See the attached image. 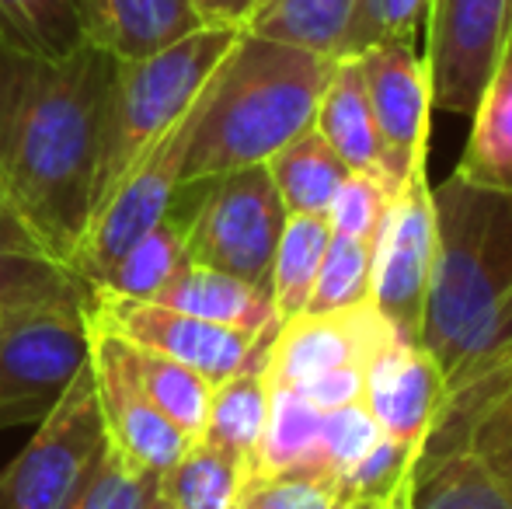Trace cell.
Masks as SVG:
<instances>
[{
  "label": "cell",
  "mask_w": 512,
  "mask_h": 509,
  "mask_svg": "<svg viewBox=\"0 0 512 509\" xmlns=\"http://www.w3.org/2000/svg\"><path fill=\"white\" fill-rule=\"evenodd\" d=\"M112 67L91 42L42 56L0 35V196L67 269L95 213Z\"/></svg>",
  "instance_id": "cell-1"
},
{
  "label": "cell",
  "mask_w": 512,
  "mask_h": 509,
  "mask_svg": "<svg viewBox=\"0 0 512 509\" xmlns=\"http://www.w3.org/2000/svg\"><path fill=\"white\" fill-rule=\"evenodd\" d=\"M436 255L418 346L439 363L450 398L488 370L512 300V189L460 175L432 185Z\"/></svg>",
  "instance_id": "cell-2"
},
{
  "label": "cell",
  "mask_w": 512,
  "mask_h": 509,
  "mask_svg": "<svg viewBox=\"0 0 512 509\" xmlns=\"http://www.w3.org/2000/svg\"><path fill=\"white\" fill-rule=\"evenodd\" d=\"M331 63L328 56L241 28L199 95L182 185L265 164L314 126Z\"/></svg>",
  "instance_id": "cell-3"
},
{
  "label": "cell",
  "mask_w": 512,
  "mask_h": 509,
  "mask_svg": "<svg viewBox=\"0 0 512 509\" xmlns=\"http://www.w3.org/2000/svg\"><path fill=\"white\" fill-rule=\"evenodd\" d=\"M241 28H199L182 42L150 53L143 60H115L105 102L102 164H98V199L122 182L129 168L168 133L203 95L206 81L230 53ZM95 217V213H91Z\"/></svg>",
  "instance_id": "cell-4"
},
{
  "label": "cell",
  "mask_w": 512,
  "mask_h": 509,
  "mask_svg": "<svg viewBox=\"0 0 512 509\" xmlns=\"http://www.w3.org/2000/svg\"><path fill=\"white\" fill-rule=\"evenodd\" d=\"M91 286L0 311V429L39 422L88 367Z\"/></svg>",
  "instance_id": "cell-5"
},
{
  "label": "cell",
  "mask_w": 512,
  "mask_h": 509,
  "mask_svg": "<svg viewBox=\"0 0 512 509\" xmlns=\"http://www.w3.org/2000/svg\"><path fill=\"white\" fill-rule=\"evenodd\" d=\"M199 199L189 213V262L269 290L272 255L286 224V206L265 164L192 182Z\"/></svg>",
  "instance_id": "cell-6"
},
{
  "label": "cell",
  "mask_w": 512,
  "mask_h": 509,
  "mask_svg": "<svg viewBox=\"0 0 512 509\" xmlns=\"http://www.w3.org/2000/svg\"><path fill=\"white\" fill-rule=\"evenodd\" d=\"M105 447L91 367L35 422L32 440L0 471V509H63Z\"/></svg>",
  "instance_id": "cell-7"
},
{
  "label": "cell",
  "mask_w": 512,
  "mask_h": 509,
  "mask_svg": "<svg viewBox=\"0 0 512 509\" xmlns=\"http://www.w3.org/2000/svg\"><path fill=\"white\" fill-rule=\"evenodd\" d=\"M88 342V367L95 381L105 443L126 468L161 478L192 440L150 401L129 339L112 332L102 318H95V311L88 314Z\"/></svg>",
  "instance_id": "cell-8"
},
{
  "label": "cell",
  "mask_w": 512,
  "mask_h": 509,
  "mask_svg": "<svg viewBox=\"0 0 512 509\" xmlns=\"http://www.w3.org/2000/svg\"><path fill=\"white\" fill-rule=\"evenodd\" d=\"M436 255V210H432L429 164L411 168L373 238L370 304L391 321L398 339H422L425 293Z\"/></svg>",
  "instance_id": "cell-9"
},
{
  "label": "cell",
  "mask_w": 512,
  "mask_h": 509,
  "mask_svg": "<svg viewBox=\"0 0 512 509\" xmlns=\"http://www.w3.org/2000/svg\"><path fill=\"white\" fill-rule=\"evenodd\" d=\"M196 119H199V98H196V105L122 175V182L108 192V199L98 206L88 231H84L74 262H70L74 276H81L84 283L102 276L115 258L126 252L129 245H136V241L171 210L178 189H182L185 150H189Z\"/></svg>",
  "instance_id": "cell-10"
},
{
  "label": "cell",
  "mask_w": 512,
  "mask_h": 509,
  "mask_svg": "<svg viewBox=\"0 0 512 509\" xmlns=\"http://www.w3.org/2000/svg\"><path fill=\"white\" fill-rule=\"evenodd\" d=\"M512 28V0H429L425 74L432 112L471 116Z\"/></svg>",
  "instance_id": "cell-11"
},
{
  "label": "cell",
  "mask_w": 512,
  "mask_h": 509,
  "mask_svg": "<svg viewBox=\"0 0 512 509\" xmlns=\"http://www.w3.org/2000/svg\"><path fill=\"white\" fill-rule=\"evenodd\" d=\"M91 311L122 339L196 370L213 387L248 370L251 363L265 360L272 339V335H248L237 328L213 325V321L154 304V300H122L91 293Z\"/></svg>",
  "instance_id": "cell-12"
},
{
  "label": "cell",
  "mask_w": 512,
  "mask_h": 509,
  "mask_svg": "<svg viewBox=\"0 0 512 509\" xmlns=\"http://www.w3.org/2000/svg\"><path fill=\"white\" fill-rule=\"evenodd\" d=\"M363 70L366 98L384 147V175L394 192L405 185L411 168L429 164L432 95L418 42L387 39L356 56Z\"/></svg>",
  "instance_id": "cell-13"
},
{
  "label": "cell",
  "mask_w": 512,
  "mask_h": 509,
  "mask_svg": "<svg viewBox=\"0 0 512 509\" xmlns=\"http://www.w3.org/2000/svg\"><path fill=\"white\" fill-rule=\"evenodd\" d=\"M394 339L398 332L370 300L342 311H304L272 332L265 349V377L269 387H304L328 370L370 367L373 356Z\"/></svg>",
  "instance_id": "cell-14"
},
{
  "label": "cell",
  "mask_w": 512,
  "mask_h": 509,
  "mask_svg": "<svg viewBox=\"0 0 512 509\" xmlns=\"http://www.w3.org/2000/svg\"><path fill=\"white\" fill-rule=\"evenodd\" d=\"M446 401L450 391H446L443 370L418 342L394 339L366 367V412L373 415L387 440L418 447V454L443 419Z\"/></svg>",
  "instance_id": "cell-15"
},
{
  "label": "cell",
  "mask_w": 512,
  "mask_h": 509,
  "mask_svg": "<svg viewBox=\"0 0 512 509\" xmlns=\"http://www.w3.org/2000/svg\"><path fill=\"white\" fill-rule=\"evenodd\" d=\"M84 42L112 60H143L206 28L189 0H77Z\"/></svg>",
  "instance_id": "cell-16"
},
{
  "label": "cell",
  "mask_w": 512,
  "mask_h": 509,
  "mask_svg": "<svg viewBox=\"0 0 512 509\" xmlns=\"http://www.w3.org/2000/svg\"><path fill=\"white\" fill-rule=\"evenodd\" d=\"M464 447L492 468L512 461V349L446 401V412L432 436L425 440L422 454L429 450Z\"/></svg>",
  "instance_id": "cell-17"
},
{
  "label": "cell",
  "mask_w": 512,
  "mask_h": 509,
  "mask_svg": "<svg viewBox=\"0 0 512 509\" xmlns=\"http://www.w3.org/2000/svg\"><path fill=\"white\" fill-rule=\"evenodd\" d=\"M154 304L192 314V318L213 321V325L223 328H237V332H248V335H272L279 328L269 290H262L255 283H244V279L230 276V272L189 262V258L157 290Z\"/></svg>",
  "instance_id": "cell-18"
},
{
  "label": "cell",
  "mask_w": 512,
  "mask_h": 509,
  "mask_svg": "<svg viewBox=\"0 0 512 509\" xmlns=\"http://www.w3.org/2000/svg\"><path fill=\"white\" fill-rule=\"evenodd\" d=\"M314 129L328 140V147L345 161L349 171L377 175L387 185L384 175V147L373 123L370 98H366L363 70L356 56H342L331 63L328 84L321 91V102L314 112ZM391 189V185H387ZM394 192V189H391Z\"/></svg>",
  "instance_id": "cell-19"
},
{
  "label": "cell",
  "mask_w": 512,
  "mask_h": 509,
  "mask_svg": "<svg viewBox=\"0 0 512 509\" xmlns=\"http://www.w3.org/2000/svg\"><path fill=\"white\" fill-rule=\"evenodd\" d=\"M394 509H512L509 482L464 447L418 454L415 475Z\"/></svg>",
  "instance_id": "cell-20"
},
{
  "label": "cell",
  "mask_w": 512,
  "mask_h": 509,
  "mask_svg": "<svg viewBox=\"0 0 512 509\" xmlns=\"http://www.w3.org/2000/svg\"><path fill=\"white\" fill-rule=\"evenodd\" d=\"M453 175L488 189H512V28L471 112V136Z\"/></svg>",
  "instance_id": "cell-21"
},
{
  "label": "cell",
  "mask_w": 512,
  "mask_h": 509,
  "mask_svg": "<svg viewBox=\"0 0 512 509\" xmlns=\"http://www.w3.org/2000/svg\"><path fill=\"white\" fill-rule=\"evenodd\" d=\"M189 213L192 206H178V196L171 210L143 234L136 245L115 258L102 276L91 279V293L122 300H154L157 290L178 272V265L189 258Z\"/></svg>",
  "instance_id": "cell-22"
},
{
  "label": "cell",
  "mask_w": 512,
  "mask_h": 509,
  "mask_svg": "<svg viewBox=\"0 0 512 509\" xmlns=\"http://www.w3.org/2000/svg\"><path fill=\"white\" fill-rule=\"evenodd\" d=\"M84 286L88 283L81 276H74L32 238V231L0 196V311L53 300Z\"/></svg>",
  "instance_id": "cell-23"
},
{
  "label": "cell",
  "mask_w": 512,
  "mask_h": 509,
  "mask_svg": "<svg viewBox=\"0 0 512 509\" xmlns=\"http://www.w3.org/2000/svg\"><path fill=\"white\" fill-rule=\"evenodd\" d=\"M269 377H265V360L251 363L248 370L227 377L213 387L209 398V415L199 440L220 447L234 461H241L251 475L258 443H262L265 422H269Z\"/></svg>",
  "instance_id": "cell-24"
},
{
  "label": "cell",
  "mask_w": 512,
  "mask_h": 509,
  "mask_svg": "<svg viewBox=\"0 0 512 509\" xmlns=\"http://www.w3.org/2000/svg\"><path fill=\"white\" fill-rule=\"evenodd\" d=\"M265 171H269L286 213H304V217H324L338 185L349 178L345 161L314 126L293 136L286 147H279L265 161Z\"/></svg>",
  "instance_id": "cell-25"
},
{
  "label": "cell",
  "mask_w": 512,
  "mask_h": 509,
  "mask_svg": "<svg viewBox=\"0 0 512 509\" xmlns=\"http://www.w3.org/2000/svg\"><path fill=\"white\" fill-rule=\"evenodd\" d=\"M269 422L258 443L251 475H286V471H310L317 475V450H321L324 412L293 387H269ZM324 478V475H321Z\"/></svg>",
  "instance_id": "cell-26"
},
{
  "label": "cell",
  "mask_w": 512,
  "mask_h": 509,
  "mask_svg": "<svg viewBox=\"0 0 512 509\" xmlns=\"http://www.w3.org/2000/svg\"><path fill=\"white\" fill-rule=\"evenodd\" d=\"M356 4L359 0H269L251 14L244 28L265 39L338 60Z\"/></svg>",
  "instance_id": "cell-27"
},
{
  "label": "cell",
  "mask_w": 512,
  "mask_h": 509,
  "mask_svg": "<svg viewBox=\"0 0 512 509\" xmlns=\"http://www.w3.org/2000/svg\"><path fill=\"white\" fill-rule=\"evenodd\" d=\"M248 482V468L206 440H192L185 454L157 478L164 509H230Z\"/></svg>",
  "instance_id": "cell-28"
},
{
  "label": "cell",
  "mask_w": 512,
  "mask_h": 509,
  "mask_svg": "<svg viewBox=\"0 0 512 509\" xmlns=\"http://www.w3.org/2000/svg\"><path fill=\"white\" fill-rule=\"evenodd\" d=\"M328 241L331 227L324 217H304V213L286 217L269 272V297L279 325L307 311V300L310 290H314L321 258L328 252Z\"/></svg>",
  "instance_id": "cell-29"
},
{
  "label": "cell",
  "mask_w": 512,
  "mask_h": 509,
  "mask_svg": "<svg viewBox=\"0 0 512 509\" xmlns=\"http://www.w3.org/2000/svg\"><path fill=\"white\" fill-rule=\"evenodd\" d=\"M129 346H133L136 370H140V381L147 387L150 401H154L189 440H199L206 426V415H209L213 384H209L206 377H199L196 370L154 353V349H143V346H136V342H129Z\"/></svg>",
  "instance_id": "cell-30"
},
{
  "label": "cell",
  "mask_w": 512,
  "mask_h": 509,
  "mask_svg": "<svg viewBox=\"0 0 512 509\" xmlns=\"http://www.w3.org/2000/svg\"><path fill=\"white\" fill-rule=\"evenodd\" d=\"M0 35L42 56H67L84 46L77 0H0Z\"/></svg>",
  "instance_id": "cell-31"
},
{
  "label": "cell",
  "mask_w": 512,
  "mask_h": 509,
  "mask_svg": "<svg viewBox=\"0 0 512 509\" xmlns=\"http://www.w3.org/2000/svg\"><path fill=\"white\" fill-rule=\"evenodd\" d=\"M370 265H373V238H345L331 234L328 252L321 258L314 290H310L307 311H342L370 300Z\"/></svg>",
  "instance_id": "cell-32"
},
{
  "label": "cell",
  "mask_w": 512,
  "mask_h": 509,
  "mask_svg": "<svg viewBox=\"0 0 512 509\" xmlns=\"http://www.w3.org/2000/svg\"><path fill=\"white\" fill-rule=\"evenodd\" d=\"M154 496L157 478L126 468L105 443L63 509H150Z\"/></svg>",
  "instance_id": "cell-33"
},
{
  "label": "cell",
  "mask_w": 512,
  "mask_h": 509,
  "mask_svg": "<svg viewBox=\"0 0 512 509\" xmlns=\"http://www.w3.org/2000/svg\"><path fill=\"white\" fill-rule=\"evenodd\" d=\"M230 509H349L335 482L310 471L255 475L241 485Z\"/></svg>",
  "instance_id": "cell-34"
},
{
  "label": "cell",
  "mask_w": 512,
  "mask_h": 509,
  "mask_svg": "<svg viewBox=\"0 0 512 509\" xmlns=\"http://www.w3.org/2000/svg\"><path fill=\"white\" fill-rule=\"evenodd\" d=\"M380 426L373 422V415L366 412V405H349L338 412H324L321 426V450H317V475H324L328 482H342L345 471H352L366 454L373 450V443L380 440Z\"/></svg>",
  "instance_id": "cell-35"
},
{
  "label": "cell",
  "mask_w": 512,
  "mask_h": 509,
  "mask_svg": "<svg viewBox=\"0 0 512 509\" xmlns=\"http://www.w3.org/2000/svg\"><path fill=\"white\" fill-rule=\"evenodd\" d=\"M429 14V0H359L342 42V56H359L363 49L387 39L418 42ZM338 56V60H342Z\"/></svg>",
  "instance_id": "cell-36"
},
{
  "label": "cell",
  "mask_w": 512,
  "mask_h": 509,
  "mask_svg": "<svg viewBox=\"0 0 512 509\" xmlns=\"http://www.w3.org/2000/svg\"><path fill=\"white\" fill-rule=\"evenodd\" d=\"M394 192L380 182L377 175L366 171H349L338 192L331 196V206L324 213L331 234H345V238H377V227L387 213Z\"/></svg>",
  "instance_id": "cell-37"
},
{
  "label": "cell",
  "mask_w": 512,
  "mask_h": 509,
  "mask_svg": "<svg viewBox=\"0 0 512 509\" xmlns=\"http://www.w3.org/2000/svg\"><path fill=\"white\" fill-rule=\"evenodd\" d=\"M363 387H366V367H342L314 377L304 387H293V391L304 394L317 412H338V408L359 405L363 401Z\"/></svg>",
  "instance_id": "cell-38"
},
{
  "label": "cell",
  "mask_w": 512,
  "mask_h": 509,
  "mask_svg": "<svg viewBox=\"0 0 512 509\" xmlns=\"http://www.w3.org/2000/svg\"><path fill=\"white\" fill-rule=\"evenodd\" d=\"M209 28H244L258 11V0H189Z\"/></svg>",
  "instance_id": "cell-39"
},
{
  "label": "cell",
  "mask_w": 512,
  "mask_h": 509,
  "mask_svg": "<svg viewBox=\"0 0 512 509\" xmlns=\"http://www.w3.org/2000/svg\"><path fill=\"white\" fill-rule=\"evenodd\" d=\"M512 349V300H509V307H506V314H502V325H499V346H495V356H492V363H488V370L495 367V363L502 360V356H506ZM485 370V374H488ZM481 374V377H485Z\"/></svg>",
  "instance_id": "cell-40"
},
{
  "label": "cell",
  "mask_w": 512,
  "mask_h": 509,
  "mask_svg": "<svg viewBox=\"0 0 512 509\" xmlns=\"http://www.w3.org/2000/svg\"><path fill=\"white\" fill-rule=\"evenodd\" d=\"M495 471H499V475L506 478V482H509V489H512V461H509V464H502V468H495Z\"/></svg>",
  "instance_id": "cell-41"
},
{
  "label": "cell",
  "mask_w": 512,
  "mask_h": 509,
  "mask_svg": "<svg viewBox=\"0 0 512 509\" xmlns=\"http://www.w3.org/2000/svg\"><path fill=\"white\" fill-rule=\"evenodd\" d=\"M349 509H387V506H377V503H366V506H349Z\"/></svg>",
  "instance_id": "cell-42"
},
{
  "label": "cell",
  "mask_w": 512,
  "mask_h": 509,
  "mask_svg": "<svg viewBox=\"0 0 512 509\" xmlns=\"http://www.w3.org/2000/svg\"><path fill=\"white\" fill-rule=\"evenodd\" d=\"M150 509H164V503H161V496H154V503H150Z\"/></svg>",
  "instance_id": "cell-43"
},
{
  "label": "cell",
  "mask_w": 512,
  "mask_h": 509,
  "mask_svg": "<svg viewBox=\"0 0 512 509\" xmlns=\"http://www.w3.org/2000/svg\"><path fill=\"white\" fill-rule=\"evenodd\" d=\"M262 4H269V0H258V7H262Z\"/></svg>",
  "instance_id": "cell-44"
},
{
  "label": "cell",
  "mask_w": 512,
  "mask_h": 509,
  "mask_svg": "<svg viewBox=\"0 0 512 509\" xmlns=\"http://www.w3.org/2000/svg\"><path fill=\"white\" fill-rule=\"evenodd\" d=\"M387 509H394V503H391V506H387Z\"/></svg>",
  "instance_id": "cell-45"
}]
</instances>
